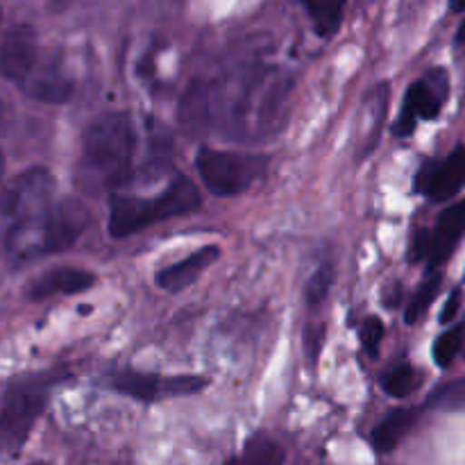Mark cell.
Segmentation results:
<instances>
[{
  "mask_svg": "<svg viewBox=\"0 0 465 465\" xmlns=\"http://www.w3.org/2000/svg\"><path fill=\"white\" fill-rule=\"evenodd\" d=\"M289 84L272 73L230 77L221 89H209V112L221 116L225 134L239 139L268 136L282 127L289 104Z\"/></svg>",
  "mask_w": 465,
  "mask_h": 465,
  "instance_id": "6da1fadb",
  "label": "cell"
},
{
  "mask_svg": "<svg viewBox=\"0 0 465 465\" xmlns=\"http://www.w3.org/2000/svg\"><path fill=\"white\" fill-rule=\"evenodd\" d=\"M136 127L130 114L107 112L89 123L82 139V168L100 189L125 184L134 168Z\"/></svg>",
  "mask_w": 465,
  "mask_h": 465,
  "instance_id": "7a4b0ae2",
  "label": "cell"
},
{
  "mask_svg": "<svg viewBox=\"0 0 465 465\" xmlns=\"http://www.w3.org/2000/svg\"><path fill=\"white\" fill-rule=\"evenodd\" d=\"M91 225V212L82 200L64 198L30 221L16 223L7 232V250L16 259L57 254L77 243Z\"/></svg>",
  "mask_w": 465,
  "mask_h": 465,
  "instance_id": "3957f363",
  "label": "cell"
},
{
  "mask_svg": "<svg viewBox=\"0 0 465 465\" xmlns=\"http://www.w3.org/2000/svg\"><path fill=\"white\" fill-rule=\"evenodd\" d=\"M200 193L189 177H175L166 189L153 198L136 195H116L109 207V234L114 239H125L141 230L186 216L200 207Z\"/></svg>",
  "mask_w": 465,
  "mask_h": 465,
  "instance_id": "277c9868",
  "label": "cell"
},
{
  "mask_svg": "<svg viewBox=\"0 0 465 465\" xmlns=\"http://www.w3.org/2000/svg\"><path fill=\"white\" fill-rule=\"evenodd\" d=\"M59 381L57 372H36L18 377L9 384L0 402V457L21 452L32 434V427L48 407L50 389Z\"/></svg>",
  "mask_w": 465,
  "mask_h": 465,
  "instance_id": "5b68a950",
  "label": "cell"
},
{
  "mask_svg": "<svg viewBox=\"0 0 465 465\" xmlns=\"http://www.w3.org/2000/svg\"><path fill=\"white\" fill-rule=\"evenodd\" d=\"M266 166L268 157L230 153V150L203 148L195 157V168H198L204 186L221 198L248 191L263 175Z\"/></svg>",
  "mask_w": 465,
  "mask_h": 465,
  "instance_id": "8992f818",
  "label": "cell"
},
{
  "mask_svg": "<svg viewBox=\"0 0 465 465\" xmlns=\"http://www.w3.org/2000/svg\"><path fill=\"white\" fill-rule=\"evenodd\" d=\"M109 384L114 391L134 398L139 402H157L166 398H180V395H193L207 386V380L198 375H180V377H159L148 372L121 371L109 377Z\"/></svg>",
  "mask_w": 465,
  "mask_h": 465,
  "instance_id": "52a82bcc",
  "label": "cell"
},
{
  "mask_svg": "<svg viewBox=\"0 0 465 465\" xmlns=\"http://www.w3.org/2000/svg\"><path fill=\"white\" fill-rule=\"evenodd\" d=\"M54 191V180L45 168H30L21 173L12 182L7 191L0 198V213L12 221V225L23 221H30L36 213L48 209L50 195Z\"/></svg>",
  "mask_w": 465,
  "mask_h": 465,
  "instance_id": "ba28073f",
  "label": "cell"
},
{
  "mask_svg": "<svg viewBox=\"0 0 465 465\" xmlns=\"http://www.w3.org/2000/svg\"><path fill=\"white\" fill-rule=\"evenodd\" d=\"M445 98H448V75L440 68L431 71L425 80L413 82L404 95L402 112L395 121L393 134L404 139L413 134L418 121H434L440 114Z\"/></svg>",
  "mask_w": 465,
  "mask_h": 465,
  "instance_id": "9c48e42d",
  "label": "cell"
},
{
  "mask_svg": "<svg viewBox=\"0 0 465 465\" xmlns=\"http://www.w3.org/2000/svg\"><path fill=\"white\" fill-rule=\"evenodd\" d=\"M41 64L39 44L30 25H14L0 44V73L23 86Z\"/></svg>",
  "mask_w": 465,
  "mask_h": 465,
  "instance_id": "30bf717a",
  "label": "cell"
},
{
  "mask_svg": "<svg viewBox=\"0 0 465 465\" xmlns=\"http://www.w3.org/2000/svg\"><path fill=\"white\" fill-rule=\"evenodd\" d=\"M416 186L431 203H445L454 198L465 186V145H459L440 163H430L422 168Z\"/></svg>",
  "mask_w": 465,
  "mask_h": 465,
  "instance_id": "8fae6325",
  "label": "cell"
},
{
  "mask_svg": "<svg viewBox=\"0 0 465 465\" xmlns=\"http://www.w3.org/2000/svg\"><path fill=\"white\" fill-rule=\"evenodd\" d=\"M465 234V200L452 204L439 216L434 232L427 236V262L430 271L443 266Z\"/></svg>",
  "mask_w": 465,
  "mask_h": 465,
  "instance_id": "7c38bea8",
  "label": "cell"
},
{
  "mask_svg": "<svg viewBox=\"0 0 465 465\" xmlns=\"http://www.w3.org/2000/svg\"><path fill=\"white\" fill-rule=\"evenodd\" d=\"M95 284V275L82 268H53L25 286L27 300H48L54 295L84 293Z\"/></svg>",
  "mask_w": 465,
  "mask_h": 465,
  "instance_id": "4fadbf2b",
  "label": "cell"
},
{
  "mask_svg": "<svg viewBox=\"0 0 465 465\" xmlns=\"http://www.w3.org/2000/svg\"><path fill=\"white\" fill-rule=\"evenodd\" d=\"M218 257H221V248H218V245H204V248L195 250L193 254H189V257L182 259V262L159 271L154 282H157L159 289L166 291V293H180L186 286L193 284V282L198 280Z\"/></svg>",
  "mask_w": 465,
  "mask_h": 465,
  "instance_id": "5bb4252c",
  "label": "cell"
},
{
  "mask_svg": "<svg viewBox=\"0 0 465 465\" xmlns=\"http://www.w3.org/2000/svg\"><path fill=\"white\" fill-rule=\"evenodd\" d=\"M30 98L48 104H62L71 98L73 82L64 75L57 62L53 59H41L36 71L32 73L30 80L21 86Z\"/></svg>",
  "mask_w": 465,
  "mask_h": 465,
  "instance_id": "9a60e30c",
  "label": "cell"
},
{
  "mask_svg": "<svg viewBox=\"0 0 465 465\" xmlns=\"http://www.w3.org/2000/svg\"><path fill=\"white\" fill-rule=\"evenodd\" d=\"M418 418H420L418 409H395V411H391L372 431V445H375L377 452H393L402 443L404 436L413 430Z\"/></svg>",
  "mask_w": 465,
  "mask_h": 465,
  "instance_id": "2e32d148",
  "label": "cell"
},
{
  "mask_svg": "<svg viewBox=\"0 0 465 465\" xmlns=\"http://www.w3.org/2000/svg\"><path fill=\"white\" fill-rule=\"evenodd\" d=\"M180 123L189 134H203L212 125V112H209V86L195 82L189 86L180 104Z\"/></svg>",
  "mask_w": 465,
  "mask_h": 465,
  "instance_id": "e0dca14e",
  "label": "cell"
},
{
  "mask_svg": "<svg viewBox=\"0 0 465 465\" xmlns=\"http://www.w3.org/2000/svg\"><path fill=\"white\" fill-rule=\"evenodd\" d=\"M368 112L372 114L371 116V125L366 127V132L361 134V150H359V157H368L372 150L377 148L381 136V125H384V116H386V107H389V86L381 84L372 91L371 98L366 100Z\"/></svg>",
  "mask_w": 465,
  "mask_h": 465,
  "instance_id": "ac0fdd59",
  "label": "cell"
},
{
  "mask_svg": "<svg viewBox=\"0 0 465 465\" xmlns=\"http://www.w3.org/2000/svg\"><path fill=\"white\" fill-rule=\"evenodd\" d=\"M232 465H284V448L266 434H257L245 443L243 452Z\"/></svg>",
  "mask_w": 465,
  "mask_h": 465,
  "instance_id": "d6986e66",
  "label": "cell"
},
{
  "mask_svg": "<svg viewBox=\"0 0 465 465\" xmlns=\"http://www.w3.org/2000/svg\"><path fill=\"white\" fill-rule=\"evenodd\" d=\"M345 3L348 0H302L304 9L312 16L316 32L321 36H331L339 30L341 21H343Z\"/></svg>",
  "mask_w": 465,
  "mask_h": 465,
  "instance_id": "ffe728a7",
  "label": "cell"
},
{
  "mask_svg": "<svg viewBox=\"0 0 465 465\" xmlns=\"http://www.w3.org/2000/svg\"><path fill=\"white\" fill-rule=\"evenodd\" d=\"M420 386H422V372L418 371V368L409 366V363L393 368V371L386 372L384 380H381V389H384L391 398H400V400L413 395Z\"/></svg>",
  "mask_w": 465,
  "mask_h": 465,
  "instance_id": "44dd1931",
  "label": "cell"
},
{
  "mask_svg": "<svg viewBox=\"0 0 465 465\" xmlns=\"http://www.w3.org/2000/svg\"><path fill=\"white\" fill-rule=\"evenodd\" d=\"M440 282H443L440 272L431 271L430 275H427V280L422 282L420 289L416 291V295H413L411 302H409L407 313H404V321H407L409 325H416L418 321H422V316L427 313V309L431 307V302H434L436 295H439Z\"/></svg>",
  "mask_w": 465,
  "mask_h": 465,
  "instance_id": "7402d4cb",
  "label": "cell"
},
{
  "mask_svg": "<svg viewBox=\"0 0 465 465\" xmlns=\"http://www.w3.org/2000/svg\"><path fill=\"white\" fill-rule=\"evenodd\" d=\"M465 343V325H454L450 327L448 331L436 339L434 345V361L439 363L440 368H448L454 359L459 357Z\"/></svg>",
  "mask_w": 465,
  "mask_h": 465,
  "instance_id": "603a6c76",
  "label": "cell"
},
{
  "mask_svg": "<svg viewBox=\"0 0 465 465\" xmlns=\"http://www.w3.org/2000/svg\"><path fill=\"white\" fill-rule=\"evenodd\" d=\"M430 407L440 409V411H463L465 413V380L450 381V384L439 386L431 393Z\"/></svg>",
  "mask_w": 465,
  "mask_h": 465,
  "instance_id": "cb8c5ba5",
  "label": "cell"
},
{
  "mask_svg": "<svg viewBox=\"0 0 465 465\" xmlns=\"http://www.w3.org/2000/svg\"><path fill=\"white\" fill-rule=\"evenodd\" d=\"M359 336H361V345H363V350L368 352V357L375 359L377 354H380L381 339H384V322L375 316L366 318L361 325V331H359Z\"/></svg>",
  "mask_w": 465,
  "mask_h": 465,
  "instance_id": "d4e9b609",
  "label": "cell"
},
{
  "mask_svg": "<svg viewBox=\"0 0 465 465\" xmlns=\"http://www.w3.org/2000/svg\"><path fill=\"white\" fill-rule=\"evenodd\" d=\"M331 277H334L331 266H321L316 275L307 282V291H304V295H307V302L312 304V307H316L318 302H322V300L327 298L331 286Z\"/></svg>",
  "mask_w": 465,
  "mask_h": 465,
  "instance_id": "484cf974",
  "label": "cell"
},
{
  "mask_svg": "<svg viewBox=\"0 0 465 465\" xmlns=\"http://www.w3.org/2000/svg\"><path fill=\"white\" fill-rule=\"evenodd\" d=\"M461 300H463L461 291H459V289L452 291V295H450L448 302H445L443 313H440V322H445V325H448V322H452L454 318H457L459 307H461Z\"/></svg>",
  "mask_w": 465,
  "mask_h": 465,
  "instance_id": "4316f807",
  "label": "cell"
},
{
  "mask_svg": "<svg viewBox=\"0 0 465 465\" xmlns=\"http://www.w3.org/2000/svg\"><path fill=\"white\" fill-rule=\"evenodd\" d=\"M452 9H454V12H463L465 0H452Z\"/></svg>",
  "mask_w": 465,
  "mask_h": 465,
  "instance_id": "83f0119b",
  "label": "cell"
},
{
  "mask_svg": "<svg viewBox=\"0 0 465 465\" xmlns=\"http://www.w3.org/2000/svg\"><path fill=\"white\" fill-rule=\"evenodd\" d=\"M457 41H459V44H463V41H465V21L461 23V27H459V32H457Z\"/></svg>",
  "mask_w": 465,
  "mask_h": 465,
  "instance_id": "f1b7e54d",
  "label": "cell"
},
{
  "mask_svg": "<svg viewBox=\"0 0 465 465\" xmlns=\"http://www.w3.org/2000/svg\"><path fill=\"white\" fill-rule=\"evenodd\" d=\"M3 175H5V154L3 150H0V182H3Z\"/></svg>",
  "mask_w": 465,
  "mask_h": 465,
  "instance_id": "f546056e",
  "label": "cell"
},
{
  "mask_svg": "<svg viewBox=\"0 0 465 465\" xmlns=\"http://www.w3.org/2000/svg\"><path fill=\"white\" fill-rule=\"evenodd\" d=\"M0 21H3V7H0Z\"/></svg>",
  "mask_w": 465,
  "mask_h": 465,
  "instance_id": "4dcf8cb0",
  "label": "cell"
},
{
  "mask_svg": "<svg viewBox=\"0 0 465 465\" xmlns=\"http://www.w3.org/2000/svg\"><path fill=\"white\" fill-rule=\"evenodd\" d=\"M35 465H48V463H35Z\"/></svg>",
  "mask_w": 465,
  "mask_h": 465,
  "instance_id": "1f68e13d",
  "label": "cell"
}]
</instances>
